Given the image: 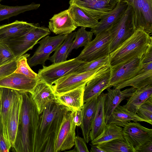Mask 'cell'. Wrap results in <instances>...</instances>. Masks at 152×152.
Wrapping results in <instances>:
<instances>
[{
  "instance_id": "6da1fadb",
  "label": "cell",
  "mask_w": 152,
  "mask_h": 152,
  "mask_svg": "<svg viewBox=\"0 0 152 152\" xmlns=\"http://www.w3.org/2000/svg\"><path fill=\"white\" fill-rule=\"evenodd\" d=\"M20 93L22 100L18 128L15 142L11 148L16 152H34L40 114L31 93Z\"/></svg>"
},
{
  "instance_id": "7a4b0ae2",
  "label": "cell",
  "mask_w": 152,
  "mask_h": 152,
  "mask_svg": "<svg viewBox=\"0 0 152 152\" xmlns=\"http://www.w3.org/2000/svg\"><path fill=\"white\" fill-rule=\"evenodd\" d=\"M71 111L56 101L50 102L40 114L34 143V152H41L49 135L57 132L66 114Z\"/></svg>"
},
{
  "instance_id": "3957f363",
  "label": "cell",
  "mask_w": 152,
  "mask_h": 152,
  "mask_svg": "<svg viewBox=\"0 0 152 152\" xmlns=\"http://www.w3.org/2000/svg\"><path fill=\"white\" fill-rule=\"evenodd\" d=\"M152 45L151 36L142 30L136 29L130 37L110 53V66L134 58L142 57Z\"/></svg>"
},
{
  "instance_id": "277c9868",
  "label": "cell",
  "mask_w": 152,
  "mask_h": 152,
  "mask_svg": "<svg viewBox=\"0 0 152 152\" xmlns=\"http://www.w3.org/2000/svg\"><path fill=\"white\" fill-rule=\"evenodd\" d=\"M110 67L109 65H105L86 72L71 73L57 80L52 87L56 96L63 94L86 86L90 80L106 72Z\"/></svg>"
},
{
  "instance_id": "5b68a950",
  "label": "cell",
  "mask_w": 152,
  "mask_h": 152,
  "mask_svg": "<svg viewBox=\"0 0 152 152\" xmlns=\"http://www.w3.org/2000/svg\"><path fill=\"white\" fill-rule=\"evenodd\" d=\"M135 30L132 8L131 6L128 5L122 16L107 31L110 38V53L130 37Z\"/></svg>"
},
{
  "instance_id": "8992f818",
  "label": "cell",
  "mask_w": 152,
  "mask_h": 152,
  "mask_svg": "<svg viewBox=\"0 0 152 152\" xmlns=\"http://www.w3.org/2000/svg\"><path fill=\"white\" fill-rule=\"evenodd\" d=\"M48 28L40 26L39 23L25 35L15 39L2 42L6 44L17 58L32 49L39 41L50 34Z\"/></svg>"
},
{
  "instance_id": "52a82bcc",
  "label": "cell",
  "mask_w": 152,
  "mask_h": 152,
  "mask_svg": "<svg viewBox=\"0 0 152 152\" xmlns=\"http://www.w3.org/2000/svg\"><path fill=\"white\" fill-rule=\"evenodd\" d=\"M85 62L76 58L65 61L42 66L37 74L39 79L52 86L57 80L71 73L75 72Z\"/></svg>"
},
{
  "instance_id": "ba28073f",
  "label": "cell",
  "mask_w": 152,
  "mask_h": 152,
  "mask_svg": "<svg viewBox=\"0 0 152 152\" xmlns=\"http://www.w3.org/2000/svg\"><path fill=\"white\" fill-rule=\"evenodd\" d=\"M95 38L84 46L76 58L86 62L109 56L110 38L108 31L99 33Z\"/></svg>"
},
{
  "instance_id": "9c48e42d",
  "label": "cell",
  "mask_w": 152,
  "mask_h": 152,
  "mask_svg": "<svg viewBox=\"0 0 152 152\" xmlns=\"http://www.w3.org/2000/svg\"><path fill=\"white\" fill-rule=\"evenodd\" d=\"M131 6L134 27L151 35L152 32V0H120Z\"/></svg>"
},
{
  "instance_id": "30bf717a",
  "label": "cell",
  "mask_w": 152,
  "mask_h": 152,
  "mask_svg": "<svg viewBox=\"0 0 152 152\" xmlns=\"http://www.w3.org/2000/svg\"><path fill=\"white\" fill-rule=\"evenodd\" d=\"M142 56L134 58L110 67V75L108 88L137 75L143 67Z\"/></svg>"
},
{
  "instance_id": "8fae6325",
  "label": "cell",
  "mask_w": 152,
  "mask_h": 152,
  "mask_svg": "<svg viewBox=\"0 0 152 152\" xmlns=\"http://www.w3.org/2000/svg\"><path fill=\"white\" fill-rule=\"evenodd\" d=\"M68 34H59L54 37L48 35L43 38L38 42L39 45L33 55L27 60L30 67L39 64L45 65L51 53L63 43Z\"/></svg>"
},
{
  "instance_id": "7c38bea8",
  "label": "cell",
  "mask_w": 152,
  "mask_h": 152,
  "mask_svg": "<svg viewBox=\"0 0 152 152\" xmlns=\"http://www.w3.org/2000/svg\"><path fill=\"white\" fill-rule=\"evenodd\" d=\"M75 111H69L65 116L56 134L55 152L69 150L74 145L76 126L73 121Z\"/></svg>"
},
{
  "instance_id": "4fadbf2b",
  "label": "cell",
  "mask_w": 152,
  "mask_h": 152,
  "mask_svg": "<svg viewBox=\"0 0 152 152\" xmlns=\"http://www.w3.org/2000/svg\"><path fill=\"white\" fill-rule=\"evenodd\" d=\"M123 127L124 137L135 152L141 145L152 140V129L143 126L137 121L128 122Z\"/></svg>"
},
{
  "instance_id": "5bb4252c",
  "label": "cell",
  "mask_w": 152,
  "mask_h": 152,
  "mask_svg": "<svg viewBox=\"0 0 152 152\" xmlns=\"http://www.w3.org/2000/svg\"><path fill=\"white\" fill-rule=\"evenodd\" d=\"M120 0H70V5L75 4L81 7L99 20L115 7Z\"/></svg>"
},
{
  "instance_id": "9a60e30c",
  "label": "cell",
  "mask_w": 152,
  "mask_h": 152,
  "mask_svg": "<svg viewBox=\"0 0 152 152\" xmlns=\"http://www.w3.org/2000/svg\"><path fill=\"white\" fill-rule=\"evenodd\" d=\"M39 79H32L14 72L0 80V87L12 89L20 93H31Z\"/></svg>"
},
{
  "instance_id": "2e32d148",
  "label": "cell",
  "mask_w": 152,
  "mask_h": 152,
  "mask_svg": "<svg viewBox=\"0 0 152 152\" xmlns=\"http://www.w3.org/2000/svg\"><path fill=\"white\" fill-rule=\"evenodd\" d=\"M1 88L0 117L5 138L10 146L8 132V121L13 103L19 92L12 89Z\"/></svg>"
},
{
  "instance_id": "e0dca14e",
  "label": "cell",
  "mask_w": 152,
  "mask_h": 152,
  "mask_svg": "<svg viewBox=\"0 0 152 152\" xmlns=\"http://www.w3.org/2000/svg\"><path fill=\"white\" fill-rule=\"evenodd\" d=\"M30 93L39 114L48 104L56 101V96L52 86L40 79Z\"/></svg>"
},
{
  "instance_id": "ac0fdd59",
  "label": "cell",
  "mask_w": 152,
  "mask_h": 152,
  "mask_svg": "<svg viewBox=\"0 0 152 152\" xmlns=\"http://www.w3.org/2000/svg\"><path fill=\"white\" fill-rule=\"evenodd\" d=\"M104 104V110L106 124L112 112L120 103L126 99L128 98L136 88L132 87L121 91V89L113 88H107Z\"/></svg>"
},
{
  "instance_id": "d6986e66",
  "label": "cell",
  "mask_w": 152,
  "mask_h": 152,
  "mask_svg": "<svg viewBox=\"0 0 152 152\" xmlns=\"http://www.w3.org/2000/svg\"><path fill=\"white\" fill-rule=\"evenodd\" d=\"M37 23L16 20L0 26V42H5L22 36L30 31Z\"/></svg>"
},
{
  "instance_id": "ffe728a7",
  "label": "cell",
  "mask_w": 152,
  "mask_h": 152,
  "mask_svg": "<svg viewBox=\"0 0 152 152\" xmlns=\"http://www.w3.org/2000/svg\"><path fill=\"white\" fill-rule=\"evenodd\" d=\"M110 75V67L107 72L95 77L87 83L83 93L84 103L98 96L104 90L109 88Z\"/></svg>"
},
{
  "instance_id": "44dd1931",
  "label": "cell",
  "mask_w": 152,
  "mask_h": 152,
  "mask_svg": "<svg viewBox=\"0 0 152 152\" xmlns=\"http://www.w3.org/2000/svg\"><path fill=\"white\" fill-rule=\"evenodd\" d=\"M48 27L50 31L58 35L70 34L77 28L68 9L54 15L50 19Z\"/></svg>"
},
{
  "instance_id": "7402d4cb",
  "label": "cell",
  "mask_w": 152,
  "mask_h": 152,
  "mask_svg": "<svg viewBox=\"0 0 152 152\" xmlns=\"http://www.w3.org/2000/svg\"><path fill=\"white\" fill-rule=\"evenodd\" d=\"M128 4L120 1L115 7L107 14L102 16L97 25L91 28V31L96 35L101 32L108 31L122 16L126 10Z\"/></svg>"
},
{
  "instance_id": "603a6c76",
  "label": "cell",
  "mask_w": 152,
  "mask_h": 152,
  "mask_svg": "<svg viewBox=\"0 0 152 152\" xmlns=\"http://www.w3.org/2000/svg\"><path fill=\"white\" fill-rule=\"evenodd\" d=\"M152 85V62L143 65L142 69L133 77L114 86V88L121 89L127 86L136 89Z\"/></svg>"
},
{
  "instance_id": "cb8c5ba5",
  "label": "cell",
  "mask_w": 152,
  "mask_h": 152,
  "mask_svg": "<svg viewBox=\"0 0 152 152\" xmlns=\"http://www.w3.org/2000/svg\"><path fill=\"white\" fill-rule=\"evenodd\" d=\"M85 86L66 92L63 94L56 96V101L64 106L71 111H75L83 108V93Z\"/></svg>"
},
{
  "instance_id": "d4e9b609",
  "label": "cell",
  "mask_w": 152,
  "mask_h": 152,
  "mask_svg": "<svg viewBox=\"0 0 152 152\" xmlns=\"http://www.w3.org/2000/svg\"><path fill=\"white\" fill-rule=\"evenodd\" d=\"M106 93L102 92L98 96L97 107L89 134L90 140L93 141L103 132L106 124L104 104Z\"/></svg>"
},
{
  "instance_id": "484cf974",
  "label": "cell",
  "mask_w": 152,
  "mask_h": 152,
  "mask_svg": "<svg viewBox=\"0 0 152 152\" xmlns=\"http://www.w3.org/2000/svg\"><path fill=\"white\" fill-rule=\"evenodd\" d=\"M68 10L70 17L77 27L80 26L92 28L95 27L99 22V20L77 5H70Z\"/></svg>"
},
{
  "instance_id": "4316f807",
  "label": "cell",
  "mask_w": 152,
  "mask_h": 152,
  "mask_svg": "<svg viewBox=\"0 0 152 152\" xmlns=\"http://www.w3.org/2000/svg\"><path fill=\"white\" fill-rule=\"evenodd\" d=\"M98 97L91 99L84 103L83 109V120L80 126L82 134L86 142L90 140L89 134L96 110Z\"/></svg>"
},
{
  "instance_id": "83f0119b",
  "label": "cell",
  "mask_w": 152,
  "mask_h": 152,
  "mask_svg": "<svg viewBox=\"0 0 152 152\" xmlns=\"http://www.w3.org/2000/svg\"><path fill=\"white\" fill-rule=\"evenodd\" d=\"M22 100V95L19 92V94L13 103L8 117L7 129L9 141L11 148L13 146L16 138Z\"/></svg>"
},
{
  "instance_id": "f1b7e54d",
  "label": "cell",
  "mask_w": 152,
  "mask_h": 152,
  "mask_svg": "<svg viewBox=\"0 0 152 152\" xmlns=\"http://www.w3.org/2000/svg\"><path fill=\"white\" fill-rule=\"evenodd\" d=\"M131 121L145 122L136 113L129 110L123 106L119 105L113 111L107 124L114 123L124 127L126 124Z\"/></svg>"
},
{
  "instance_id": "f546056e",
  "label": "cell",
  "mask_w": 152,
  "mask_h": 152,
  "mask_svg": "<svg viewBox=\"0 0 152 152\" xmlns=\"http://www.w3.org/2000/svg\"><path fill=\"white\" fill-rule=\"evenodd\" d=\"M152 96V85L141 88L136 89L123 106L129 110L136 113L140 106Z\"/></svg>"
},
{
  "instance_id": "4dcf8cb0",
  "label": "cell",
  "mask_w": 152,
  "mask_h": 152,
  "mask_svg": "<svg viewBox=\"0 0 152 152\" xmlns=\"http://www.w3.org/2000/svg\"><path fill=\"white\" fill-rule=\"evenodd\" d=\"M124 138L121 127L114 123L106 124L101 134L97 138L91 141V144L98 145L113 140Z\"/></svg>"
},
{
  "instance_id": "1f68e13d",
  "label": "cell",
  "mask_w": 152,
  "mask_h": 152,
  "mask_svg": "<svg viewBox=\"0 0 152 152\" xmlns=\"http://www.w3.org/2000/svg\"><path fill=\"white\" fill-rule=\"evenodd\" d=\"M40 4L32 3L23 6H10L0 4V22L25 12L36 10Z\"/></svg>"
},
{
  "instance_id": "d6a6232c",
  "label": "cell",
  "mask_w": 152,
  "mask_h": 152,
  "mask_svg": "<svg viewBox=\"0 0 152 152\" xmlns=\"http://www.w3.org/2000/svg\"><path fill=\"white\" fill-rule=\"evenodd\" d=\"M76 31L68 34L63 43L54 51L53 54L48 59L55 63L66 61L68 56V51L75 38Z\"/></svg>"
},
{
  "instance_id": "836d02e7",
  "label": "cell",
  "mask_w": 152,
  "mask_h": 152,
  "mask_svg": "<svg viewBox=\"0 0 152 152\" xmlns=\"http://www.w3.org/2000/svg\"><path fill=\"white\" fill-rule=\"evenodd\" d=\"M97 145L105 152H135L134 148L124 137Z\"/></svg>"
},
{
  "instance_id": "e575fe53",
  "label": "cell",
  "mask_w": 152,
  "mask_h": 152,
  "mask_svg": "<svg viewBox=\"0 0 152 152\" xmlns=\"http://www.w3.org/2000/svg\"><path fill=\"white\" fill-rule=\"evenodd\" d=\"M86 28L81 27L76 32L75 38L68 50V55L73 49L85 46L92 40L93 33L91 31H87Z\"/></svg>"
},
{
  "instance_id": "d590c367",
  "label": "cell",
  "mask_w": 152,
  "mask_h": 152,
  "mask_svg": "<svg viewBox=\"0 0 152 152\" xmlns=\"http://www.w3.org/2000/svg\"><path fill=\"white\" fill-rule=\"evenodd\" d=\"M30 55L29 54H24L17 58V68L14 72L23 75L32 79H39L37 74L31 69L28 63L27 58Z\"/></svg>"
},
{
  "instance_id": "8d00e7d4",
  "label": "cell",
  "mask_w": 152,
  "mask_h": 152,
  "mask_svg": "<svg viewBox=\"0 0 152 152\" xmlns=\"http://www.w3.org/2000/svg\"><path fill=\"white\" fill-rule=\"evenodd\" d=\"M136 114L145 122L152 124V96L140 106Z\"/></svg>"
},
{
  "instance_id": "74e56055",
  "label": "cell",
  "mask_w": 152,
  "mask_h": 152,
  "mask_svg": "<svg viewBox=\"0 0 152 152\" xmlns=\"http://www.w3.org/2000/svg\"><path fill=\"white\" fill-rule=\"evenodd\" d=\"M107 65H109V56H104L95 60L85 62L84 64L75 72L80 73L86 72Z\"/></svg>"
},
{
  "instance_id": "f35d334b",
  "label": "cell",
  "mask_w": 152,
  "mask_h": 152,
  "mask_svg": "<svg viewBox=\"0 0 152 152\" xmlns=\"http://www.w3.org/2000/svg\"><path fill=\"white\" fill-rule=\"evenodd\" d=\"M16 59L8 46L4 43L0 42V66Z\"/></svg>"
},
{
  "instance_id": "ab89813d",
  "label": "cell",
  "mask_w": 152,
  "mask_h": 152,
  "mask_svg": "<svg viewBox=\"0 0 152 152\" xmlns=\"http://www.w3.org/2000/svg\"><path fill=\"white\" fill-rule=\"evenodd\" d=\"M17 60L0 66V80L15 72L17 68Z\"/></svg>"
},
{
  "instance_id": "60d3db41",
  "label": "cell",
  "mask_w": 152,
  "mask_h": 152,
  "mask_svg": "<svg viewBox=\"0 0 152 152\" xmlns=\"http://www.w3.org/2000/svg\"><path fill=\"white\" fill-rule=\"evenodd\" d=\"M75 148L68 152H89V151L83 138L78 136H75L74 140Z\"/></svg>"
},
{
  "instance_id": "b9f144b4",
  "label": "cell",
  "mask_w": 152,
  "mask_h": 152,
  "mask_svg": "<svg viewBox=\"0 0 152 152\" xmlns=\"http://www.w3.org/2000/svg\"><path fill=\"white\" fill-rule=\"evenodd\" d=\"M56 134L53 132L47 139L41 152H55V144Z\"/></svg>"
},
{
  "instance_id": "7bdbcfd3",
  "label": "cell",
  "mask_w": 152,
  "mask_h": 152,
  "mask_svg": "<svg viewBox=\"0 0 152 152\" xmlns=\"http://www.w3.org/2000/svg\"><path fill=\"white\" fill-rule=\"evenodd\" d=\"M11 147L5 138L0 117V152H9Z\"/></svg>"
},
{
  "instance_id": "ee69618b",
  "label": "cell",
  "mask_w": 152,
  "mask_h": 152,
  "mask_svg": "<svg viewBox=\"0 0 152 152\" xmlns=\"http://www.w3.org/2000/svg\"><path fill=\"white\" fill-rule=\"evenodd\" d=\"M83 120L82 109L75 111L73 121L76 126H80Z\"/></svg>"
},
{
  "instance_id": "f6af8a7d",
  "label": "cell",
  "mask_w": 152,
  "mask_h": 152,
  "mask_svg": "<svg viewBox=\"0 0 152 152\" xmlns=\"http://www.w3.org/2000/svg\"><path fill=\"white\" fill-rule=\"evenodd\" d=\"M136 152H152V140L149 141L141 145Z\"/></svg>"
},
{
  "instance_id": "bcb514c9",
  "label": "cell",
  "mask_w": 152,
  "mask_h": 152,
  "mask_svg": "<svg viewBox=\"0 0 152 152\" xmlns=\"http://www.w3.org/2000/svg\"><path fill=\"white\" fill-rule=\"evenodd\" d=\"M142 57L143 64L152 62V45L149 47Z\"/></svg>"
},
{
  "instance_id": "7dc6e473",
  "label": "cell",
  "mask_w": 152,
  "mask_h": 152,
  "mask_svg": "<svg viewBox=\"0 0 152 152\" xmlns=\"http://www.w3.org/2000/svg\"><path fill=\"white\" fill-rule=\"evenodd\" d=\"M91 146L90 151L91 152H105V151L97 145L90 144Z\"/></svg>"
},
{
  "instance_id": "c3c4849f",
  "label": "cell",
  "mask_w": 152,
  "mask_h": 152,
  "mask_svg": "<svg viewBox=\"0 0 152 152\" xmlns=\"http://www.w3.org/2000/svg\"><path fill=\"white\" fill-rule=\"evenodd\" d=\"M1 88L0 87V106L1 99Z\"/></svg>"
},
{
  "instance_id": "681fc988",
  "label": "cell",
  "mask_w": 152,
  "mask_h": 152,
  "mask_svg": "<svg viewBox=\"0 0 152 152\" xmlns=\"http://www.w3.org/2000/svg\"><path fill=\"white\" fill-rule=\"evenodd\" d=\"M3 0H0V2L1 1H2Z\"/></svg>"
}]
</instances>
